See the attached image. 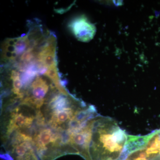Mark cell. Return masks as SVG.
I'll use <instances>...</instances> for the list:
<instances>
[{"instance_id":"3957f363","label":"cell","mask_w":160,"mask_h":160,"mask_svg":"<svg viewBox=\"0 0 160 160\" xmlns=\"http://www.w3.org/2000/svg\"><path fill=\"white\" fill-rule=\"evenodd\" d=\"M138 148L142 160H160V129L139 136Z\"/></svg>"},{"instance_id":"277c9868","label":"cell","mask_w":160,"mask_h":160,"mask_svg":"<svg viewBox=\"0 0 160 160\" xmlns=\"http://www.w3.org/2000/svg\"><path fill=\"white\" fill-rule=\"evenodd\" d=\"M68 27L75 38L81 42H89L95 33L94 25L84 16L75 18L69 22Z\"/></svg>"},{"instance_id":"7a4b0ae2","label":"cell","mask_w":160,"mask_h":160,"mask_svg":"<svg viewBox=\"0 0 160 160\" xmlns=\"http://www.w3.org/2000/svg\"><path fill=\"white\" fill-rule=\"evenodd\" d=\"M6 160H41L32 139L20 132H13L2 139Z\"/></svg>"},{"instance_id":"6da1fadb","label":"cell","mask_w":160,"mask_h":160,"mask_svg":"<svg viewBox=\"0 0 160 160\" xmlns=\"http://www.w3.org/2000/svg\"><path fill=\"white\" fill-rule=\"evenodd\" d=\"M129 134L116 121L98 114L92 119L85 160H122Z\"/></svg>"}]
</instances>
